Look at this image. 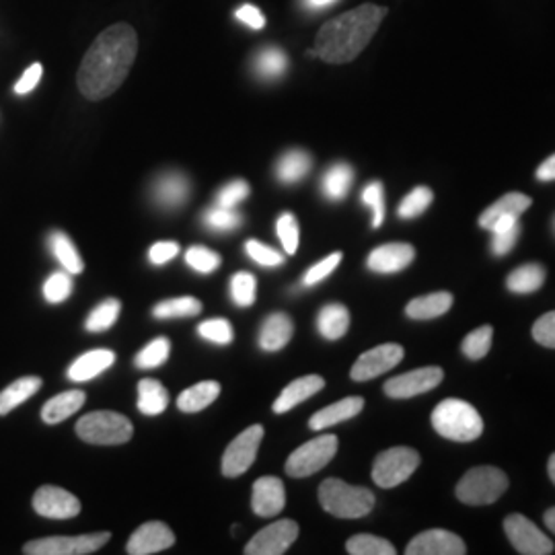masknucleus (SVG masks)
Returning <instances> with one entry per match:
<instances>
[{
  "label": "nucleus",
  "mask_w": 555,
  "mask_h": 555,
  "mask_svg": "<svg viewBox=\"0 0 555 555\" xmlns=\"http://www.w3.org/2000/svg\"><path fill=\"white\" fill-rule=\"evenodd\" d=\"M137 56L139 36L132 25L116 23L103 29L80 62V93L91 101L107 100L121 87Z\"/></svg>",
  "instance_id": "f257e3e1"
},
{
  "label": "nucleus",
  "mask_w": 555,
  "mask_h": 555,
  "mask_svg": "<svg viewBox=\"0 0 555 555\" xmlns=\"http://www.w3.org/2000/svg\"><path fill=\"white\" fill-rule=\"evenodd\" d=\"M387 17V9L377 4H362L336 20L327 21L319 29L313 52L327 64H346L362 54L377 34L378 25Z\"/></svg>",
  "instance_id": "f03ea898"
},
{
  "label": "nucleus",
  "mask_w": 555,
  "mask_h": 555,
  "mask_svg": "<svg viewBox=\"0 0 555 555\" xmlns=\"http://www.w3.org/2000/svg\"><path fill=\"white\" fill-rule=\"evenodd\" d=\"M433 426L440 437L455 442H472L483 433V420L476 408L455 397L438 403L433 412Z\"/></svg>",
  "instance_id": "7ed1b4c3"
},
{
  "label": "nucleus",
  "mask_w": 555,
  "mask_h": 555,
  "mask_svg": "<svg viewBox=\"0 0 555 555\" xmlns=\"http://www.w3.org/2000/svg\"><path fill=\"white\" fill-rule=\"evenodd\" d=\"M319 502L325 513L337 518H362L375 508V494L366 488L330 477L319 486Z\"/></svg>",
  "instance_id": "20e7f679"
},
{
  "label": "nucleus",
  "mask_w": 555,
  "mask_h": 555,
  "mask_svg": "<svg viewBox=\"0 0 555 555\" xmlns=\"http://www.w3.org/2000/svg\"><path fill=\"white\" fill-rule=\"evenodd\" d=\"M508 490V477L498 467H476L467 472L456 486V498L469 506H486L496 502Z\"/></svg>",
  "instance_id": "39448f33"
},
{
  "label": "nucleus",
  "mask_w": 555,
  "mask_h": 555,
  "mask_svg": "<svg viewBox=\"0 0 555 555\" xmlns=\"http://www.w3.org/2000/svg\"><path fill=\"white\" fill-rule=\"evenodd\" d=\"M77 435L89 444L112 447L128 442L134 435V428L132 422L118 412H93L77 422Z\"/></svg>",
  "instance_id": "423d86ee"
},
{
  "label": "nucleus",
  "mask_w": 555,
  "mask_h": 555,
  "mask_svg": "<svg viewBox=\"0 0 555 555\" xmlns=\"http://www.w3.org/2000/svg\"><path fill=\"white\" fill-rule=\"evenodd\" d=\"M420 465V455L410 447H393L383 451L373 463V479L378 488H396L408 481Z\"/></svg>",
  "instance_id": "0eeeda50"
},
{
  "label": "nucleus",
  "mask_w": 555,
  "mask_h": 555,
  "mask_svg": "<svg viewBox=\"0 0 555 555\" xmlns=\"http://www.w3.org/2000/svg\"><path fill=\"white\" fill-rule=\"evenodd\" d=\"M337 453V437L321 435L298 447L286 461V474L291 477H309L321 472Z\"/></svg>",
  "instance_id": "6e6552de"
},
{
  "label": "nucleus",
  "mask_w": 555,
  "mask_h": 555,
  "mask_svg": "<svg viewBox=\"0 0 555 555\" xmlns=\"http://www.w3.org/2000/svg\"><path fill=\"white\" fill-rule=\"evenodd\" d=\"M109 533H91L79 537H46L38 541H29L23 545V554L27 555H87L100 552L109 541Z\"/></svg>",
  "instance_id": "1a4fd4ad"
},
{
  "label": "nucleus",
  "mask_w": 555,
  "mask_h": 555,
  "mask_svg": "<svg viewBox=\"0 0 555 555\" xmlns=\"http://www.w3.org/2000/svg\"><path fill=\"white\" fill-rule=\"evenodd\" d=\"M263 438V426H249L247 430H243L227 449V453L222 456V476L238 477L243 476L256 461L258 456L259 444Z\"/></svg>",
  "instance_id": "9d476101"
},
{
  "label": "nucleus",
  "mask_w": 555,
  "mask_h": 555,
  "mask_svg": "<svg viewBox=\"0 0 555 555\" xmlns=\"http://www.w3.org/2000/svg\"><path fill=\"white\" fill-rule=\"evenodd\" d=\"M504 531L511 539L513 547L522 555H550L554 554L552 539L541 533L535 522H531L527 516L511 515L504 520Z\"/></svg>",
  "instance_id": "9b49d317"
},
{
  "label": "nucleus",
  "mask_w": 555,
  "mask_h": 555,
  "mask_svg": "<svg viewBox=\"0 0 555 555\" xmlns=\"http://www.w3.org/2000/svg\"><path fill=\"white\" fill-rule=\"evenodd\" d=\"M298 525L295 520L282 518L266 529H261L258 535L254 537L247 547V555H282L288 552V547L297 541Z\"/></svg>",
  "instance_id": "f8f14e48"
},
{
  "label": "nucleus",
  "mask_w": 555,
  "mask_h": 555,
  "mask_svg": "<svg viewBox=\"0 0 555 555\" xmlns=\"http://www.w3.org/2000/svg\"><path fill=\"white\" fill-rule=\"evenodd\" d=\"M403 360V348L399 344H383L358 358L350 371V377L357 383L380 377Z\"/></svg>",
  "instance_id": "ddd939ff"
},
{
  "label": "nucleus",
  "mask_w": 555,
  "mask_h": 555,
  "mask_svg": "<svg viewBox=\"0 0 555 555\" xmlns=\"http://www.w3.org/2000/svg\"><path fill=\"white\" fill-rule=\"evenodd\" d=\"M444 378V373L438 366H426L417 369L412 373L389 378L385 383V393L393 399H410V397L422 396L426 391H433Z\"/></svg>",
  "instance_id": "4468645a"
},
{
  "label": "nucleus",
  "mask_w": 555,
  "mask_h": 555,
  "mask_svg": "<svg viewBox=\"0 0 555 555\" xmlns=\"http://www.w3.org/2000/svg\"><path fill=\"white\" fill-rule=\"evenodd\" d=\"M34 511L43 518H75L80 513L79 498L56 486H41L34 496Z\"/></svg>",
  "instance_id": "2eb2a0df"
},
{
  "label": "nucleus",
  "mask_w": 555,
  "mask_h": 555,
  "mask_svg": "<svg viewBox=\"0 0 555 555\" xmlns=\"http://www.w3.org/2000/svg\"><path fill=\"white\" fill-rule=\"evenodd\" d=\"M408 555H463L467 554L465 541L451 531L430 529L414 537L408 547Z\"/></svg>",
  "instance_id": "dca6fc26"
},
{
  "label": "nucleus",
  "mask_w": 555,
  "mask_h": 555,
  "mask_svg": "<svg viewBox=\"0 0 555 555\" xmlns=\"http://www.w3.org/2000/svg\"><path fill=\"white\" fill-rule=\"evenodd\" d=\"M176 535L173 531L159 520L146 522L139 527L132 537L128 539V554L130 555H151L165 552L169 547H173Z\"/></svg>",
  "instance_id": "f3484780"
},
{
  "label": "nucleus",
  "mask_w": 555,
  "mask_h": 555,
  "mask_svg": "<svg viewBox=\"0 0 555 555\" xmlns=\"http://www.w3.org/2000/svg\"><path fill=\"white\" fill-rule=\"evenodd\" d=\"M416 258V249L408 243H387L380 245L366 259V266L371 272L377 274H396L405 270Z\"/></svg>",
  "instance_id": "a211bd4d"
},
{
  "label": "nucleus",
  "mask_w": 555,
  "mask_h": 555,
  "mask_svg": "<svg viewBox=\"0 0 555 555\" xmlns=\"http://www.w3.org/2000/svg\"><path fill=\"white\" fill-rule=\"evenodd\" d=\"M286 506V490L282 479L278 477H259L254 483V496H251V508L258 516L270 518L284 511Z\"/></svg>",
  "instance_id": "6ab92c4d"
},
{
  "label": "nucleus",
  "mask_w": 555,
  "mask_h": 555,
  "mask_svg": "<svg viewBox=\"0 0 555 555\" xmlns=\"http://www.w3.org/2000/svg\"><path fill=\"white\" fill-rule=\"evenodd\" d=\"M153 196L160 208H167V210L179 208L185 204V199L190 198V181L178 171L165 173L157 179L153 188Z\"/></svg>",
  "instance_id": "aec40b11"
},
{
  "label": "nucleus",
  "mask_w": 555,
  "mask_h": 555,
  "mask_svg": "<svg viewBox=\"0 0 555 555\" xmlns=\"http://www.w3.org/2000/svg\"><path fill=\"white\" fill-rule=\"evenodd\" d=\"M323 387H325V380H323V377H319V375H309V377H300L297 380H293L274 401V412L276 414L291 412L293 408H297L298 403H302L309 397L319 393Z\"/></svg>",
  "instance_id": "412c9836"
},
{
  "label": "nucleus",
  "mask_w": 555,
  "mask_h": 555,
  "mask_svg": "<svg viewBox=\"0 0 555 555\" xmlns=\"http://www.w3.org/2000/svg\"><path fill=\"white\" fill-rule=\"evenodd\" d=\"M295 325L288 315L274 313L261 323L259 330V348L266 352H278L293 339Z\"/></svg>",
  "instance_id": "4be33fe9"
},
{
  "label": "nucleus",
  "mask_w": 555,
  "mask_h": 555,
  "mask_svg": "<svg viewBox=\"0 0 555 555\" xmlns=\"http://www.w3.org/2000/svg\"><path fill=\"white\" fill-rule=\"evenodd\" d=\"M116 362V354L112 350H91L85 352L82 357L77 358L70 369H68V378L75 383H85L91 378L100 377L112 364Z\"/></svg>",
  "instance_id": "5701e85b"
},
{
  "label": "nucleus",
  "mask_w": 555,
  "mask_h": 555,
  "mask_svg": "<svg viewBox=\"0 0 555 555\" xmlns=\"http://www.w3.org/2000/svg\"><path fill=\"white\" fill-rule=\"evenodd\" d=\"M364 408V399L362 397H346L337 403L327 405L325 410H319L315 416L311 417L309 426L311 430H325V428H332L339 422H346V420H352L358 416Z\"/></svg>",
  "instance_id": "b1692460"
},
{
  "label": "nucleus",
  "mask_w": 555,
  "mask_h": 555,
  "mask_svg": "<svg viewBox=\"0 0 555 555\" xmlns=\"http://www.w3.org/2000/svg\"><path fill=\"white\" fill-rule=\"evenodd\" d=\"M533 199L525 194H506L502 198L498 199L496 204H492L488 210H483V215L479 217V227L490 231V227L500 219H506V217H520L529 206H531Z\"/></svg>",
  "instance_id": "393cba45"
},
{
  "label": "nucleus",
  "mask_w": 555,
  "mask_h": 555,
  "mask_svg": "<svg viewBox=\"0 0 555 555\" xmlns=\"http://www.w3.org/2000/svg\"><path fill=\"white\" fill-rule=\"evenodd\" d=\"M85 399H87V396L82 391H66V393L52 397L41 408V420L46 424H60L73 414H77L80 408L85 405Z\"/></svg>",
  "instance_id": "a878e982"
},
{
  "label": "nucleus",
  "mask_w": 555,
  "mask_h": 555,
  "mask_svg": "<svg viewBox=\"0 0 555 555\" xmlns=\"http://www.w3.org/2000/svg\"><path fill=\"white\" fill-rule=\"evenodd\" d=\"M219 396L220 385L217 380H202L178 397V408L185 414H196L206 410L208 405H212Z\"/></svg>",
  "instance_id": "bb28decb"
},
{
  "label": "nucleus",
  "mask_w": 555,
  "mask_h": 555,
  "mask_svg": "<svg viewBox=\"0 0 555 555\" xmlns=\"http://www.w3.org/2000/svg\"><path fill=\"white\" fill-rule=\"evenodd\" d=\"M352 183H354V169L348 163H336L321 179V192L325 198L339 202L348 196Z\"/></svg>",
  "instance_id": "cd10ccee"
},
{
  "label": "nucleus",
  "mask_w": 555,
  "mask_h": 555,
  "mask_svg": "<svg viewBox=\"0 0 555 555\" xmlns=\"http://www.w3.org/2000/svg\"><path fill=\"white\" fill-rule=\"evenodd\" d=\"M350 327V313L344 305L330 302L319 311L318 330L325 339H339Z\"/></svg>",
  "instance_id": "c85d7f7f"
},
{
  "label": "nucleus",
  "mask_w": 555,
  "mask_h": 555,
  "mask_svg": "<svg viewBox=\"0 0 555 555\" xmlns=\"http://www.w3.org/2000/svg\"><path fill=\"white\" fill-rule=\"evenodd\" d=\"M453 307V295L451 293H433L426 297L414 298L405 307V315L410 319H435L444 315Z\"/></svg>",
  "instance_id": "c756f323"
},
{
  "label": "nucleus",
  "mask_w": 555,
  "mask_h": 555,
  "mask_svg": "<svg viewBox=\"0 0 555 555\" xmlns=\"http://www.w3.org/2000/svg\"><path fill=\"white\" fill-rule=\"evenodd\" d=\"M41 383L43 380L40 377H23L11 383L0 393V416H7L15 408H20L21 403H25L29 397L36 396L41 389Z\"/></svg>",
  "instance_id": "7c9ffc66"
},
{
  "label": "nucleus",
  "mask_w": 555,
  "mask_h": 555,
  "mask_svg": "<svg viewBox=\"0 0 555 555\" xmlns=\"http://www.w3.org/2000/svg\"><path fill=\"white\" fill-rule=\"evenodd\" d=\"M169 405V393L155 378L139 383V410L144 416H159Z\"/></svg>",
  "instance_id": "2f4dec72"
},
{
  "label": "nucleus",
  "mask_w": 555,
  "mask_h": 555,
  "mask_svg": "<svg viewBox=\"0 0 555 555\" xmlns=\"http://www.w3.org/2000/svg\"><path fill=\"white\" fill-rule=\"evenodd\" d=\"M311 171V157L305 151H288L276 163V178L282 183H298Z\"/></svg>",
  "instance_id": "473e14b6"
},
{
  "label": "nucleus",
  "mask_w": 555,
  "mask_h": 555,
  "mask_svg": "<svg viewBox=\"0 0 555 555\" xmlns=\"http://www.w3.org/2000/svg\"><path fill=\"white\" fill-rule=\"evenodd\" d=\"M545 282V270L537 263H527L516 268L511 276L506 278V286L508 291H513L516 295H529L535 293Z\"/></svg>",
  "instance_id": "72a5a7b5"
},
{
  "label": "nucleus",
  "mask_w": 555,
  "mask_h": 555,
  "mask_svg": "<svg viewBox=\"0 0 555 555\" xmlns=\"http://www.w3.org/2000/svg\"><path fill=\"white\" fill-rule=\"evenodd\" d=\"M50 249H52L54 258L59 259L68 274H80L82 272V268H85L82 259H80L79 251H77L75 243L68 238V235L52 233Z\"/></svg>",
  "instance_id": "f704fd0d"
},
{
  "label": "nucleus",
  "mask_w": 555,
  "mask_h": 555,
  "mask_svg": "<svg viewBox=\"0 0 555 555\" xmlns=\"http://www.w3.org/2000/svg\"><path fill=\"white\" fill-rule=\"evenodd\" d=\"M119 311H121V305H119L118 298H107L100 302L85 321V327L91 332V334H100L109 330L119 318Z\"/></svg>",
  "instance_id": "c9c22d12"
},
{
  "label": "nucleus",
  "mask_w": 555,
  "mask_h": 555,
  "mask_svg": "<svg viewBox=\"0 0 555 555\" xmlns=\"http://www.w3.org/2000/svg\"><path fill=\"white\" fill-rule=\"evenodd\" d=\"M202 311V302L194 297H179L163 300L155 309L153 315L157 319L194 318Z\"/></svg>",
  "instance_id": "e433bc0d"
},
{
  "label": "nucleus",
  "mask_w": 555,
  "mask_h": 555,
  "mask_svg": "<svg viewBox=\"0 0 555 555\" xmlns=\"http://www.w3.org/2000/svg\"><path fill=\"white\" fill-rule=\"evenodd\" d=\"M433 199H435V194H433L430 188L417 185L405 198L401 199V204L397 208V215L401 219H416V217L424 215L428 210Z\"/></svg>",
  "instance_id": "4c0bfd02"
},
{
  "label": "nucleus",
  "mask_w": 555,
  "mask_h": 555,
  "mask_svg": "<svg viewBox=\"0 0 555 555\" xmlns=\"http://www.w3.org/2000/svg\"><path fill=\"white\" fill-rule=\"evenodd\" d=\"M346 550L352 555H396L391 541L375 535H354L348 539Z\"/></svg>",
  "instance_id": "58836bf2"
},
{
  "label": "nucleus",
  "mask_w": 555,
  "mask_h": 555,
  "mask_svg": "<svg viewBox=\"0 0 555 555\" xmlns=\"http://www.w3.org/2000/svg\"><path fill=\"white\" fill-rule=\"evenodd\" d=\"M286 68H288V59L278 48H268L256 59V73L261 79H278L286 73Z\"/></svg>",
  "instance_id": "ea45409f"
},
{
  "label": "nucleus",
  "mask_w": 555,
  "mask_h": 555,
  "mask_svg": "<svg viewBox=\"0 0 555 555\" xmlns=\"http://www.w3.org/2000/svg\"><path fill=\"white\" fill-rule=\"evenodd\" d=\"M231 297L238 307H251L258 297V280L249 272H238L231 280Z\"/></svg>",
  "instance_id": "a19ab883"
},
{
  "label": "nucleus",
  "mask_w": 555,
  "mask_h": 555,
  "mask_svg": "<svg viewBox=\"0 0 555 555\" xmlns=\"http://www.w3.org/2000/svg\"><path fill=\"white\" fill-rule=\"evenodd\" d=\"M492 334L494 330L490 325H483L479 330H474L472 334H467L461 346L463 354L472 360H481L492 348Z\"/></svg>",
  "instance_id": "79ce46f5"
},
{
  "label": "nucleus",
  "mask_w": 555,
  "mask_h": 555,
  "mask_svg": "<svg viewBox=\"0 0 555 555\" xmlns=\"http://www.w3.org/2000/svg\"><path fill=\"white\" fill-rule=\"evenodd\" d=\"M169 352H171L169 339L157 337L149 346H144V350H140V354L134 358V362H137L139 369H157V366L167 362Z\"/></svg>",
  "instance_id": "37998d69"
},
{
  "label": "nucleus",
  "mask_w": 555,
  "mask_h": 555,
  "mask_svg": "<svg viewBox=\"0 0 555 555\" xmlns=\"http://www.w3.org/2000/svg\"><path fill=\"white\" fill-rule=\"evenodd\" d=\"M241 222H243V217L235 212V208H222L219 204L204 215V224L219 233L235 231L237 227H241Z\"/></svg>",
  "instance_id": "c03bdc74"
},
{
  "label": "nucleus",
  "mask_w": 555,
  "mask_h": 555,
  "mask_svg": "<svg viewBox=\"0 0 555 555\" xmlns=\"http://www.w3.org/2000/svg\"><path fill=\"white\" fill-rule=\"evenodd\" d=\"M185 261H188V266L192 270H196L199 274H212L222 263V258H220L217 251L196 245V247H190L185 251Z\"/></svg>",
  "instance_id": "a18cd8bd"
},
{
  "label": "nucleus",
  "mask_w": 555,
  "mask_h": 555,
  "mask_svg": "<svg viewBox=\"0 0 555 555\" xmlns=\"http://www.w3.org/2000/svg\"><path fill=\"white\" fill-rule=\"evenodd\" d=\"M73 295V278L68 272H56L46 280L43 284V297L52 305L64 302L66 298Z\"/></svg>",
  "instance_id": "49530a36"
},
{
  "label": "nucleus",
  "mask_w": 555,
  "mask_h": 555,
  "mask_svg": "<svg viewBox=\"0 0 555 555\" xmlns=\"http://www.w3.org/2000/svg\"><path fill=\"white\" fill-rule=\"evenodd\" d=\"M276 231L280 243H282V247H284V251H286L288 256H295L298 249V238H300V235H298L297 217L291 215V212L280 215Z\"/></svg>",
  "instance_id": "de8ad7c7"
},
{
  "label": "nucleus",
  "mask_w": 555,
  "mask_h": 555,
  "mask_svg": "<svg viewBox=\"0 0 555 555\" xmlns=\"http://www.w3.org/2000/svg\"><path fill=\"white\" fill-rule=\"evenodd\" d=\"M199 336L212 344H220V346H227L233 341V327L227 319H208L204 323H199L198 327Z\"/></svg>",
  "instance_id": "09e8293b"
},
{
  "label": "nucleus",
  "mask_w": 555,
  "mask_h": 555,
  "mask_svg": "<svg viewBox=\"0 0 555 555\" xmlns=\"http://www.w3.org/2000/svg\"><path fill=\"white\" fill-rule=\"evenodd\" d=\"M362 202L373 210V227L378 229L385 220V190L380 181H373L364 188L362 192Z\"/></svg>",
  "instance_id": "8fccbe9b"
},
{
  "label": "nucleus",
  "mask_w": 555,
  "mask_h": 555,
  "mask_svg": "<svg viewBox=\"0 0 555 555\" xmlns=\"http://www.w3.org/2000/svg\"><path fill=\"white\" fill-rule=\"evenodd\" d=\"M245 254L249 256V258L254 259L256 263L259 266H266V268H276V266H282L284 263V256L276 251L274 247H268V245H263V243H259L256 238H251V241H247L245 243Z\"/></svg>",
  "instance_id": "3c124183"
},
{
  "label": "nucleus",
  "mask_w": 555,
  "mask_h": 555,
  "mask_svg": "<svg viewBox=\"0 0 555 555\" xmlns=\"http://www.w3.org/2000/svg\"><path fill=\"white\" fill-rule=\"evenodd\" d=\"M249 192H251L249 183L243 181V179H237V181L227 183V185L220 190L217 202H219V206H222V208H235L237 204H241L243 199L249 196Z\"/></svg>",
  "instance_id": "603ef678"
},
{
  "label": "nucleus",
  "mask_w": 555,
  "mask_h": 555,
  "mask_svg": "<svg viewBox=\"0 0 555 555\" xmlns=\"http://www.w3.org/2000/svg\"><path fill=\"white\" fill-rule=\"evenodd\" d=\"M339 261H341V254L339 251L327 256L325 259H321L313 268H309V272L302 278V284L305 286H315L321 280H325L330 274H334V270L339 266Z\"/></svg>",
  "instance_id": "864d4df0"
},
{
  "label": "nucleus",
  "mask_w": 555,
  "mask_h": 555,
  "mask_svg": "<svg viewBox=\"0 0 555 555\" xmlns=\"http://www.w3.org/2000/svg\"><path fill=\"white\" fill-rule=\"evenodd\" d=\"M492 235H494L492 237V251L496 256H506V254L513 251L516 241L520 237V222H516L515 227H511V229L492 233Z\"/></svg>",
  "instance_id": "5fc2aeb1"
},
{
  "label": "nucleus",
  "mask_w": 555,
  "mask_h": 555,
  "mask_svg": "<svg viewBox=\"0 0 555 555\" xmlns=\"http://www.w3.org/2000/svg\"><path fill=\"white\" fill-rule=\"evenodd\" d=\"M533 337L545 348H555V311L545 313L533 325Z\"/></svg>",
  "instance_id": "6e6d98bb"
},
{
  "label": "nucleus",
  "mask_w": 555,
  "mask_h": 555,
  "mask_svg": "<svg viewBox=\"0 0 555 555\" xmlns=\"http://www.w3.org/2000/svg\"><path fill=\"white\" fill-rule=\"evenodd\" d=\"M178 254L179 245L176 241H160V243H155V245L151 247L149 259H151L153 266H163V263H167V261H171V259L176 258Z\"/></svg>",
  "instance_id": "4d7b16f0"
},
{
  "label": "nucleus",
  "mask_w": 555,
  "mask_h": 555,
  "mask_svg": "<svg viewBox=\"0 0 555 555\" xmlns=\"http://www.w3.org/2000/svg\"><path fill=\"white\" fill-rule=\"evenodd\" d=\"M41 75H43V66H41L40 62L31 64V66L25 70V75L21 77L20 82L15 85V93H17V95H27V93H31V91L38 87V82L41 80Z\"/></svg>",
  "instance_id": "13d9d810"
},
{
  "label": "nucleus",
  "mask_w": 555,
  "mask_h": 555,
  "mask_svg": "<svg viewBox=\"0 0 555 555\" xmlns=\"http://www.w3.org/2000/svg\"><path fill=\"white\" fill-rule=\"evenodd\" d=\"M237 20L245 25H249L251 29H261L266 25V17L254 4H243L237 11Z\"/></svg>",
  "instance_id": "bf43d9fd"
},
{
  "label": "nucleus",
  "mask_w": 555,
  "mask_h": 555,
  "mask_svg": "<svg viewBox=\"0 0 555 555\" xmlns=\"http://www.w3.org/2000/svg\"><path fill=\"white\" fill-rule=\"evenodd\" d=\"M537 178L541 179V181H555V155L539 165Z\"/></svg>",
  "instance_id": "052dcab7"
},
{
  "label": "nucleus",
  "mask_w": 555,
  "mask_h": 555,
  "mask_svg": "<svg viewBox=\"0 0 555 555\" xmlns=\"http://www.w3.org/2000/svg\"><path fill=\"white\" fill-rule=\"evenodd\" d=\"M336 0H305V4L309 7V9H325V7H330V4H334Z\"/></svg>",
  "instance_id": "680f3d73"
},
{
  "label": "nucleus",
  "mask_w": 555,
  "mask_h": 555,
  "mask_svg": "<svg viewBox=\"0 0 555 555\" xmlns=\"http://www.w3.org/2000/svg\"><path fill=\"white\" fill-rule=\"evenodd\" d=\"M545 525H547L550 531H554L555 533V508H550V511L545 513Z\"/></svg>",
  "instance_id": "e2e57ef3"
},
{
  "label": "nucleus",
  "mask_w": 555,
  "mask_h": 555,
  "mask_svg": "<svg viewBox=\"0 0 555 555\" xmlns=\"http://www.w3.org/2000/svg\"><path fill=\"white\" fill-rule=\"evenodd\" d=\"M550 477H552V481L555 483V453L550 456Z\"/></svg>",
  "instance_id": "0e129e2a"
}]
</instances>
